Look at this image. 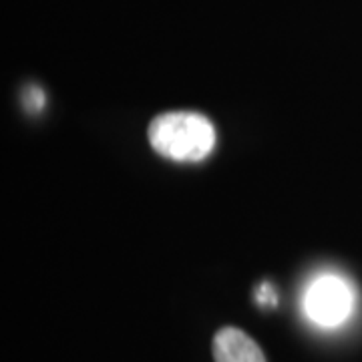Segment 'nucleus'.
<instances>
[{
  "instance_id": "obj_1",
  "label": "nucleus",
  "mask_w": 362,
  "mask_h": 362,
  "mask_svg": "<svg viewBox=\"0 0 362 362\" xmlns=\"http://www.w3.org/2000/svg\"><path fill=\"white\" fill-rule=\"evenodd\" d=\"M149 143L161 157L195 163L216 147V129L207 117L192 111H173L156 117L149 125Z\"/></svg>"
},
{
  "instance_id": "obj_2",
  "label": "nucleus",
  "mask_w": 362,
  "mask_h": 362,
  "mask_svg": "<svg viewBox=\"0 0 362 362\" xmlns=\"http://www.w3.org/2000/svg\"><path fill=\"white\" fill-rule=\"evenodd\" d=\"M304 310L316 326L337 328L346 322L354 310V290L334 272L318 274L306 288Z\"/></svg>"
},
{
  "instance_id": "obj_3",
  "label": "nucleus",
  "mask_w": 362,
  "mask_h": 362,
  "mask_svg": "<svg viewBox=\"0 0 362 362\" xmlns=\"http://www.w3.org/2000/svg\"><path fill=\"white\" fill-rule=\"evenodd\" d=\"M214 361L216 362H266L258 344L240 328H221L214 338Z\"/></svg>"
},
{
  "instance_id": "obj_4",
  "label": "nucleus",
  "mask_w": 362,
  "mask_h": 362,
  "mask_svg": "<svg viewBox=\"0 0 362 362\" xmlns=\"http://www.w3.org/2000/svg\"><path fill=\"white\" fill-rule=\"evenodd\" d=\"M25 105L26 109H30V111H39L40 107L45 105V95H42V90L37 89V87H28Z\"/></svg>"
},
{
  "instance_id": "obj_5",
  "label": "nucleus",
  "mask_w": 362,
  "mask_h": 362,
  "mask_svg": "<svg viewBox=\"0 0 362 362\" xmlns=\"http://www.w3.org/2000/svg\"><path fill=\"white\" fill-rule=\"evenodd\" d=\"M258 300L262 304H274V302H276V296H274V292H272L270 284H264L259 288Z\"/></svg>"
}]
</instances>
